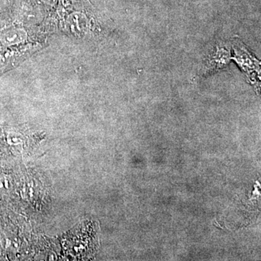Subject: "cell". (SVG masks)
Wrapping results in <instances>:
<instances>
[{
  "mask_svg": "<svg viewBox=\"0 0 261 261\" xmlns=\"http://www.w3.org/2000/svg\"><path fill=\"white\" fill-rule=\"evenodd\" d=\"M231 59V43L224 40L217 41L201 63L198 76H208L224 69L229 64Z\"/></svg>",
  "mask_w": 261,
  "mask_h": 261,
  "instance_id": "6da1fadb",
  "label": "cell"
},
{
  "mask_svg": "<svg viewBox=\"0 0 261 261\" xmlns=\"http://www.w3.org/2000/svg\"><path fill=\"white\" fill-rule=\"evenodd\" d=\"M233 55L231 58L236 62L246 75L247 80L255 87H260V63L250 50L239 39H233L231 43Z\"/></svg>",
  "mask_w": 261,
  "mask_h": 261,
  "instance_id": "7a4b0ae2",
  "label": "cell"
}]
</instances>
